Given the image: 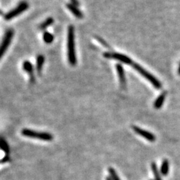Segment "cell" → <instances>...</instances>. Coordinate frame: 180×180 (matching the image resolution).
I'll list each match as a JSON object with an SVG mask.
<instances>
[{
	"instance_id": "7c38bea8",
	"label": "cell",
	"mask_w": 180,
	"mask_h": 180,
	"mask_svg": "<svg viewBox=\"0 0 180 180\" xmlns=\"http://www.w3.org/2000/svg\"><path fill=\"white\" fill-rule=\"evenodd\" d=\"M45 62V58L44 56L39 55L36 59V70L39 74H41Z\"/></svg>"
},
{
	"instance_id": "52a82bcc",
	"label": "cell",
	"mask_w": 180,
	"mask_h": 180,
	"mask_svg": "<svg viewBox=\"0 0 180 180\" xmlns=\"http://www.w3.org/2000/svg\"><path fill=\"white\" fill-rule=\"evenodd\" d=\"M132 129H133V130L136 132L137 134L144 137L150 142H154L156 140V137L155 135L151 133V132L144 130L143 129L137 127V126H132Z\"/></svg>"
},
{
	"instance_id": "603a6c76",
	"label": "cell",
	"mask_w": 180,
	"mask_h": 180,
	"mask_svg": "<svg viewBox=\"0 0 180 180\" xmlns=\"http://www.w3.org/2000/svg\"><path fill=\"white\" fill-rule=\"evenodd\" d=\"M178 73L180 75V64H179V69H178Z\"/></svg>"
},
{
	"instance_id": "277c9868",
	"label": "cell",
	"mask_w": 180,
	"mask_h": 180,
	"mask_svg": "<svg viewBox=\"0 0 180 180\" xmlns=\"http://www.w3.org/2000/svg\"><path fill=\"white\" fill-rule=\"evenodd\" d=\"M29 5L26 2H22L18 5L16 8L14 10L9 11L8 13L6 14L4 16V19L5 20H11L14 19V17L19 16L21 14H22L23 11H25L26 10H28Z\"/></svg>"
},
{
	"instance_id": "6da1fadb",
	"label": "cell",
	"mask_w": 180,
	"mask_h": 180,
	"mask_svg": "<svg viewBox=\"0 0 180 180\" xmlns=\"http://www.w3.org/2000/svg\"><path fill=\"white\" fill-rule=\"evenodd\" d=\"M68 59L71 65H76L77 64V58L76 53V46H75V33L74 26L68 27Z\"/></svg>"
},
{
	"instance_id": "8992f818",
	"label": "cell",
	"mask_w": 180,
	"mask_h": 180,
	"mask_svg": "<svg viewBox=\"0 0 180 180\" xmlns=\"http://www.w3.org/2000/svg\"><path fill=\"white\" fill-rule=\"evenodd\" d=\"M104 56L106 58H112L118 60L125 64H132V60L128 56L124 54L117 52H106L104 53Z\"/></svg>"
},
{
	"instance_id": "3957f363",
	"label": "cell",
	"mask_w": 180,
	"mask_h": 180,
	"mask_svg": "<svg viewBox=\"0 0 180 180\" xmlns=\"http://www.w3.org/2000/svg\"><path fill=\"white\" fill-rule=\"evenodd\" d=\"M22 134L25 137L35 138V139H39L43 141H47V142H50V141H52L53 139V136H52V134L50 133L36 131L26 128L23 129L22 131Z\"/></svg>"
},
{
	"instance_id": "d6986e66",
	"label": "cell",
	"mask_w": 180,
	"mask_h": 180,
	"mask_svg": "<svg viewBox=\"0 0 180 180\" xmlns=\"http://www.w3.org/2000/svg\"><path fill=\"white\" fill-rule=\"evenodd\" d=\"M10 161V158L9 155H5V157L4 158L2 159L1 160V163L2 164H4V163H7V162Z\"/></svg>"
},
{
	"instance_id": "7402d4cb",
	"label": "cell",
	"mask_w": 180,
	"mask_h": 180,
	"mask_svg": "<svg viewBox=\"0 0 180 180\" xmlns=\"http://www.w3.org/2000/svg\"><path fill=\"white\" fill-rule=\"evenodd\" d=\"M106 180H113V179H112V178H111L110 176H107V177H106Z\"/></svg>"
},
{
	"instance_id": "5b68a950",
	"label": "cell",
	"mask_w": 180,
	"mask_h": 180,
	"mask_svg": "<svg viewBox=\"0 0 180 180\" xmlns=\"http://www.w3.org/2000/svg\"><path fill=\"white\" fill-rule=\"evenodd\" d=\"M14 37V31L12 29H9L5 33V34L3 39L1 47H0V57L2 58L3 56L4 55V53L7 51L8 47L10 46L11 42L12 41V39Z\"/></svg>"
},
{
	"instance_id": "ac0fdd59",
	"label": "cell",
	"mask_w": 180,
	"mask_h": 180,
	"mask_svg": "<svg viewBox=\"0 0 180 180\" xmlns=\"http://www.w3.org/2000/svg\"><path fill=\"white\" fill-rule=\"evenodd\" d=\"M108 172L110 173V176L112 178L113 180H121L119 179L116 171L114 170L113 167H110L109 169H108Z\"/></svg>"
},
{
	"instance_id": "5bb4252c",
	"label": "cell",
	"mask_w": 180,
	"mask_h": 180,
	"mask_svg": "<svg viewBox=\"0 0 180 180\" xmlns=\"http://www.w3.org/2000/svg\"><path fill=\"white\" fill-rule=\"evenodd\" d=\"M151 167L153 174H154V180H162L160 176V173L159 172V170L158 169L157 164H156L155 162H152L151 164Z\"/></svg>"
},
{
	"instance_id": "9a60e30c",
	"label": "cell",
	"mask_w": 180,
	"mask_h": 180,
	"mask_svg": "<svg viewBox=\"0 0 180 180\" xmlns=\"http://www.w3.org/2000/svg\"><path fill=\"white\" fill-rule=\"evenodd\" d=\"M0 148H1L2 150H3L5 153L6 155H9V154H10V147H9L8 143L4 138H2L1 141H0Z\"/></svg>"
},
{
	"instance_id": "e0dca14e",
	"label": "cell",
	"mask_w": 180,
	"mask_h": 180,
	"mask_svg": "<svg viewBox=\"0 0 180 180\" xmlns=\"http://www.w3.org/2000/svg\"><path fill=\"white\" fill-rule=\"evenodd\" d=\"M53 22H54V20L52 17L47 18V19H46L43 23L41 24L40 28L41 29H46L47 28H48V27L52 25V24L53 23Z\"/></svg>"
},
{
	"instance_id": "44dd1931",
	"label": "cell",
	"mask_w": 180,
	"mask_h": 180,
	"mask_svg": "<svg viewBox=\"0 0 180 180\" xmlns=\"http://www.w3.org/2000/svg\"><path fill=\"white\" fill-rule=\"evenodd\" d=\"M70 1L73 3V4H74V5H79V2H78L77 0H70Z\"/></svg>"
},
{
	"instance_id": "30bf717a",
	"label": "cell",
	"mask_w": 180,
	"mask_h": 180,
	"mask_svg": "<svg viewBox=\"0 0 180 180\" xmlns=\"http://www.w3.org/2000/svg\"><path fill=\"white\" fill-rule=\"evenodd\" d=\"M66 6H67V8L68 10H70L76 17L79 18V19H82V18H83V15L82 13V11L77 8V5H74L73 4H68L66 5Z\"/></svg>"
},
{
	"instance_id": "cb8c5ba5",
	"label": "cell",
	"mask_w": 180,
	"mask_h": 180,
	"mask_svg": "<svg viewBox=\"0 0 180 180\" xmlns=\"http://www.w3.org/2000/svg\"></svg>"
},
{
	"instance_id": "4fadbf2b",
	"label": "cell",
	"mask_w": 180,
	"mask_h": 180,
	"mask_svg": "<svg viewBox=\"0 0 180 180\" xmlns=\"http://www.w3.org/2000/svg\"><path fill=\"white\" fill-rule=\"evenodd\" d=\"M168 172H169V161L167 160H164L161 164L160 173L161 175L166 176L168 174Z\"/></svg>"
},
{
	"instance_id": "9c48e42d",
	"label": "cell",
	"mask_w": 180,
	"mask_h": 180,
	"mask_svg": "<svg viewBox=\"0 0 180 180\" xmlns=\"http://www.w3.org/2000/svg\"><path fill=\"white\" fill-rule=\"evenodd\" d=\"M23 69L29 75L30 81L31 82H35V78L34 76V67L32 63L29 61H25L23 63Z\"/></svg>"
},
{
	"instance_id": "ffe728a7",
	"label": "cell",
	"mask_w": 180,
	"mask_h": 180,
	"mask_svg": "<svg viewBox=\"0 0 180 180\" xmlns=\"http://www.w3.org/2000/svg\"><path fill=\"white\" fill-rule=\"evenodd\" d=\"M96 38H97V40H98V41H99V42H100V43L103 45V46H104L105 47H109L108 46V45H107V44H106V42L102 38H99V37H96Z\"/></svg>"
},
{
	"instance_id": "2e32d148",
	"label": "cell",
	"mask_w": 180,
	"mask_h": 180,
	"mask_svg": "<svg viewBox=\"0 0 180 180\" xmlns=\"http://www.w3.org/2000/svg\"><path fill=\"white\" fill-rule=\"evenodd\" d=\"M43 39L44 41L46 42V44H51L52 43L53 41L54 40V36L53 34H51V33L46 32H44V34L43 35Z\"/></svg>"
},
{
	"instance_id": "8fae6325",
	"label": "cell",
	"mask_w": 180,
	"mask_h": 180,
	"mask_svg": "<svg viewBox=\"0 0 180 180\" xmlns=\"http://www.w3.org/2000/svg\"><path fill=\"white\" fill-rule=\"evenodd\" d=\"M167 95V92H164L158 96V98L156 99V100L155 101L154 104V107L155 108V109H160V108L162 107L164 104V102L166 100Z\"/></svg>"
},
{
	"instance_id": "ba28073f",
	"label": "cell",
	"mask_w": 180,
	"mask_h": 180,
	"mask_svg": "<svg viewBox=\"0 0 180 180\" xmlns=\"http://www.w3.org/2000/svg\"><path fill=\"white\" fill-rule=\"evenodd\" d=\"M116 68L117 73H118L119 76L120 85H121L122 88H125L126 86V79L124 68H123V66L121 64H116Z\"/></svg>"
},
{
	"instance_id": "7a4b0ae2",
	"label": "cell",
	"mask_w": 180,
	"mask_h": 180,
	"mask_svg": "<svg viewBox=\"0 0 180 180\" xmlns=\"http://www.w3.org/2000/svg\"><path fill=\"white\" fill-rule=\"evenodd\" d=\"M132 66H133L135 70L139 72L143 77H145L147 80H148L149 82L154 86L155 88L158 89L161 88L162 85L160 81H159L155 76H153L152 74H150L149 72L143 68L140 65L136 64V63H133V64H132Z\"/></svg>"
}]
</instances>
